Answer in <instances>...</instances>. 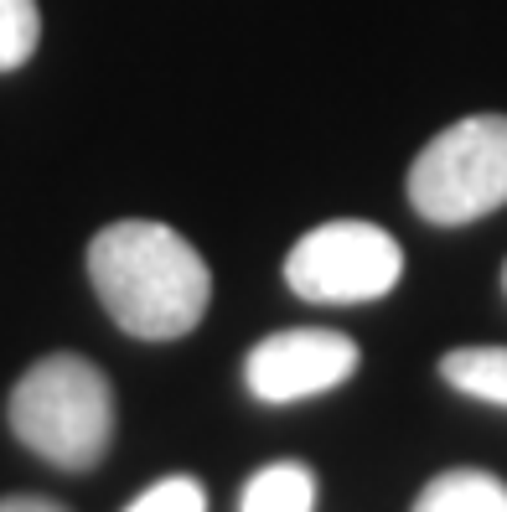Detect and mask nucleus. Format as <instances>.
I'll use <instances>...</instances> for the list:
<instances>
[{
    "instance_id": "10",
    "label": "nucleus",
    "mask_w": 507,
    "mask_h": 512,
    "mask_svg": "<svg viewBox=\"0 0 507 512\" xmlns=\"http://www.w3.org/2000/svg\"><path fill=\"white\" fill-rule=\"evenodd\" d=\"M125 512H207V487L187 471H171V476L151 481L140 497H130Z\"/></svg>"
},
{
    "instance_id": "4",
    "label": "nucleus",
    "mask_w": 507,
    "mask_h": 512,
    "mask_svg": "<svg viewBox=\"0 0 507 512\" xmlns=\"http://www.w3.org/2000/svg\"><path fill=\"white\" fill-rule=\"evenodd\" d=\"M399 280H404V244L368 218L316 223L285 254V285L311 306H373Z\"/></svg>"
},
{
    "instance_id": "11",
    "label": "nucleus",
    "mask_w": 507,
    "mask_h": 512,
    "mask_svg": "<svg viewBox=\"0 0 507 512\" xmlns=\"http://www.w3.org/2000/svg\"><path fill=\"white\" fill-rule=\"evenodd\" d=\"M0 512H73V507L52 502V497H37V492H11V497H0Z\"/></svg>"
},
{
    "instance_id": "1",
    "label": "nucleus",
    "mask_w": 507,
    "mask_h": 512,
    "mask_svg": "<svg viewBox=\"0 0 507 512\" xmlns=\"http://www.w3.org/2000/svg\"><path fill=\"white\" fill-rule=\"evenodd\" d=\"M88 285L135 342H182L207 321L213 269L187 233L156 218H114L88 238Z\"/></svg>"
},
{
    "instance_id": "3",
    "label": "nucleus",
    "mask_w": 507,
    "mask_h": 512,
    "mask_svg": "<svg viewBox=\"0 0 507 512\" xmlns=\"http://www.w3.org/2000/svg\"><path fill=\"white\" fill-rule=\"evenodd\" d=\"M409 207L435 228H466L507 207V114H466L420 145L404 176Z\"/></svg>"
},
{
    "instance_id": "9",
    "label": "nucleus",
    "mask_w": 507,
    "mask_h": 512,
    "mask_svg": "<svg viewBox=\"0 0 507 512\" xmlns=\"http://www.w3.org/2000/svg\"><path fill=\"white\" fill-rule=\"evenodd\" d=\"M42 47L37 0H0V73H21Z\"/></svg>"
},
{
    "instance_id": "7",
    "label": "nucleus",
    "mask_w": 507,
    "mask_h": 512,
    "mask_svg": "<svg viewBox=\"0 0 507 512\" xmlns=\"http://www.w3.org/2000/svg\"><path fill=\"white\" fill-rule=\"evenodd\" d=\"M238 512H316V471L306 461H270L244 481Z\"/></svg>"
},
{
    "instance_id": "5",
    "label": "nucleus",
    "mask_w": 507,
    "mask_h": 512,
    "mask_svg": "<svg viewBox=\"0 0 507 512\" xmlns=\"http://www.w3.org/2000/svg\"><path fill=\"white\" fill-rule=\"evenodd\" d=\"M363 352L347 331H332V326H285V331H270L259 337L244 357V388L249 399L259 404H306V399H321L342 388Z\"/></svg>"
},
{
    "instance_id": "8",
    "label": "nucleus",
    "mask_w": 507,
    "mask_h": 512,
    "mask_svg": "<svg viewBox=\"0 0 507 512\" xmlns=\"http://www.w3.org/2000/svg\"><path fill=\"white\" fill-rule=\"evenodd\" d=\"M440 378L466 399L507 409V347H451L440 357Z\"/></svg>"
},
{
    "instance_id": "6",
    "label": "nucleus",
    "mask_w": 507,
    "mask_h": 512,
    "mask_svg": "<svg viewBox=\"0 0 507 512\" xmlns=\"http://www.w3.org/2000/svg\"><path fill=\"white\" fill-rule=\"evenodd\" d=\"M409 512H507V481L482 466H451L425 481Z\"/></svg>"
},
{
    "instance_id": "2",
    "label": "nucleus",
    "mask_w": 507,
    "mask_h": 512,
    "mask_svg": "<svg viewBox=\"0 0 507 512\" xmlns=\"http://www.w3.org/2000/svg\"><path fill=\"white\" fill-rule=\"evenodd\" d=\"M114 383L78 352H47L11 383L6 425L37 461L57 471H94L114 445Z\"/></svg>"
},
{
    "instance_id": "12",
    "label": "nucleus",
    "mask_w": 507,
    "mask_h": 512,
    "mask_svg": "<svg viewBox=\"0 0 507 512\" xmlns=\"http://www.w3.org/2000/svg\"><path fill=\"white\" fill-rule=\"evenodd\" d=\"M502 295H507V264H502Z\"/></svg>"
}]
</instances>
